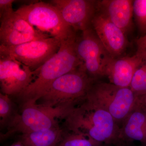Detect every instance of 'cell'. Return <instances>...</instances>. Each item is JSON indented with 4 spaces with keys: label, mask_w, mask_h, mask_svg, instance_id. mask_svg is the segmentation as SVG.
<instances>
[{
    "label": "cell",
    "mask_w": 146,
    "mask_h": 146,
    "mask_svg": "<svg viewBox=\"0 0 146 146\" xmlns=\"http://www.w3.org/2000/svg\"><path fill=\"white\" fill-rule=\"evenodd\" d=\"M77 38L75 32L63 40L57 53L34 71L31 83L15 97L20 107L26 104L36 103L56 80L82 65L76 51Z\"/></svg>",
    "instance_id": "cell-1"
},
{
    "label": "cell",
    "mask_w": 146,
    "mask_h": 146,
    "mask_svg": "<svg viewBox=\"0 0 146 146\" xmlns=\"http://www.w3.org/2000/svg\"><path fill=\"white\" fill-rule=\"evenodd\" d=\"M73 108L67 118L70 130L90 137L102 144L123 146L121 130L109 112L84 99Z\"/></svg>",
    "instance_id": "cell-2"
},
{
    "label": "cell",
    "mask_w": 146,
    "mask_h": 146,
    "mask_svg": "<svg viewBox=\"0 0 146 146\" xmlns=\"http://www.w3.org/2000/svg\"><path fill=\"white\" fill-rule=\"evenodd\" d=\"M75 104L52 107L39 104H26L21 106V113H17L7 126V131L1 136L5 139L16 132L22 134L46 130L59 126L57 119L66 118Z\"/></svg>",
    "instance_id": "cell-3"
},
{
    "label": "cell",
    "mask_w": 146,
    "mask_h": 146,
    "mask_svg": "<svg viewBox=\"0 0 146 146\" xmlns=\"http://www.w3.org/2000/svg\"><path fill=\"white\" fill-rule=\"evenodd\" d=\"M94 82L81 65L56 80L38 100V104L52 107L76 104L85 98Z\"/></svg>",
    "instance_id": "cell-4"
},
{
    "label": "cell",
    "mask_w": 146,
    "mask_h": 146,
    "mask_svg": "<svg viewBox=\"0 0 146 146\" xmlns=\"http://www.w3.org/2000/svg\"><path fill=\"white\" fill-rule=\"evenodd\" d=\"M85 99L109 112L117 123H123L135 108L137 96L129 87L94 82Z\"/></svg>",
    "instance_id": "cell-5"
},
{
    "label": "cell",
    "mask_w": 146,
    "mask_h": 146,
    "mask_svg": "<svg viewBox=\"0 0 146 146\" xmlns=\"http://www.w3.org/2000/svg\"><path fill=\"white\" fill-rule=\"evenodd\" d=\"M16 11L36 29L61 41L76 32L51 3L36 2L22 6Z\"/></svg>",
    "instance_id": "cell-6"
},
{
    "label": "cell",
    "mask_w": 146,
    "mask_h": 146,
    "mask_svg": "<svg viewBox=\"0 0 146 146\" xmlns=\"http://www.w3.org/2000/svg\"><path fill=\"white\" fill-rule=\"evenodd\" d=\"M76 50L82 67L91 78L96 80L105 76L108 66L113 58L100 41L92 26L82 32L77 38Z\"/></svg>",
    "instance_id": "cell-7"
},
{
    "label": "cell",
    "mask_w": 146,
    "mask_h": 146,
    "mask_svg": "<svg viewBox=\"0 0 146 146\" xmlns=\"http://www.w3.org/2000/svg\"><path fill=\"white\" fill-rule=\"evenodd\" d=\"M62 41L50 37L18 46H0V54L13 57L34 71L57 53Z\"/></svg>",
    "instance_id": "cell-8"
},
{
    "label": "cell",
    "mask_w": 146,
    "mask_h": 146,
    "mask_svg": "<svg viewBox=\"0 0 146 146\" xmlns=\"http://www.w3.org/2000/svg\"><path fill=\"white\" fill-rule=\"evenodd\" d=\"M0 18V46H13L51 37L33 27L16 11Z\"/></svg>",
    "instance_id": "cell-9"
},
{
    "label": "cell",
    "mask_w": 146,
    "mask_h": 146,
    "mask_svg": "<svg viewBox=\"0 0 146 146\" xmlns=\"http://www.w3.org/2000/svg\"><path fill=\"white\" fill-rule=\"evenodd\" d=\"M0 57L1 93L15 97L31 83L34 71L9 56Z\"/></svg>",
    "instance_id": "cell-10"
},
{
    "label": "cell",
    "mask_w": 146,
    "mask_h": 146,
    "mask_svg": "<svg viewBox=\"0 0 146 146\" xmlns=\"http://www.w3.org/2000/svg\"><path fill=\"white\" fill-rule=\"evenodd\" d=\"M50 3L57 7L66 23L75 31L82 32L92 26L97 1L52 0Z\"/></svg>",
    "instance_id": "cell-11"
},
{
    "label": "cell",
    "mask_w": 146,
    "mask_h": 146,
    "mask_svg": "<svg viewBox=\"0 0 146 146\" xmlns=\"http://www.w3.org/2000/svg\"><path fill=\"white\" fill-rule=\"evenodd\" d=\"M91 25L111 56L113 58L121 57L128 45L125 33L105 14L97 10Z\"/></svg>",
    "instance_id": "cell-12"
},
{
    "label": "cell",
    "mask_w": 146,
    "mask_h": 146,
    "mask_svg": "<svg viewBox=\"0 0 146 146\" xmlns=\"http://www.w3.org/2000/svg\"><path fill=\"white\" fill-rule=\"evenodd\" d=\"M145 56L136 52L132 56L113 58L108 66L105 76L110 83L121 87H129L136 69Z\"/></svg>",
    "instance_id": "cell-13"
},
{
    "label": "cell",
    "mask_w": 146,
    "mask_h": 146,
    "mask_svg": "<svg viewBox=\"0 0 146 146\" xmlns=\"http://www.w3.org/2000/svg\"><path fill=\"white\" fill-rule=\"evenodd\" d=\"M97 10L105 14L126 34L131 30L133 25V1H97Z\"/></svg>",
    "instance_id": "cell-14"
},
{
    "label": "cell",
    "mask_w": 146,
    "mask_h": 146,
    "mask_svg": "<svg viewBox=\"0 0 146 146\" xmlns=\"http://www.w3.org/2000/svg\"><path fill=\"white\" fill-rule=\"evenodd\" d=\"M120 130L125 144L136 141L146 145V111L135 107L123 122Z\"/></svg>",
    "instance_id": "cell-15"
},
{
    "label": "cell",
    "mask_w": 146,
    "mask_h": 146,
    "mask_svg": "<svg viewBox=\"0 0 146 146\" xmlns=\"http://www.w3.org/2000/svg\"><path fill=\"white\" fill-rule=\"evenodd\" d=\"M59 126L22 134L19 140L26 146H56L64 135Z\"/></svg>",
    "instance_id": "cell-16"
},
{
    "label": "cell",
    "mask_w": 146,
    "mask_h": 146,
    "mask_svg": "<svg viewBox=\"0 0 146 146\" xmlns=\"http://www.w3.org/2000/svg\"><path fill=\"white\" fill-rule=\"evenodd\" d=\"M72 132L64 133L57 146H100L104 144L94 141L84 134Z\"/></svg>",
    "instance_id": "cell-17"
},
{
    "label": "cell",
    "mask_w": 146,
    "mask_h": 146,
    "mask_svg": "<svg viewBox=\"0 0 146 146\" xmlns=\"http://www.w3.org/2000/svg\"><path fill=\"white\" fill-rule=\"evenodd\" d=\"M15 103L7 95L0 94L1 125L7 127L18 113Z\"/></svg>",
    "instance_id": "cell-18"
},
{
    "label": "cell",
    "mask_w": 146,
    "mask_h": 146,
    "mask_svg": "<svg viewBox=\"0 0 146 146\" xmlns=\"http://www.w3.org/2000/svg\"><path fill=\"white\" fill-rule=\"evenodd\" d=\"M129 88L136 96L146 92V57L134 73Z\"/></svg>",
    "instance_id": "cell-19"
},
{
    "label": "cell",
    "mask_w": 146,
    "mask_h": 146,
    "mask_svg": "<svg viewBox=\"0 0 146 146\" xmlns=\"http://www.w3.org/2000/svg\"><path fill=\"white\" fill-rule=\"evenodd\" d=\"M133 10L135 22L143 36L146 34V0L133 1Z\"/></svg>",
    "instance_id": "cell-20"
},
{
    "label": "cell",
    "mask_w": 146,
    "mask_h": 146,
    "mask_svg": "<svg viewBox=\"0 0 146 146\" xmlns=\"http://www.w3.org/2000/svg\"><path fill=\"white\" fill-rule=\"evenodd\" d=\"M15 1L14 0H0V17L14 11L12 6Z\"/></svg>",
    "instance_id": "cell-21"
},
{
    "label": "cell",
    "mask_w": 146,
    "mask_h": 146,
    "mask_svg": "<svg viewBox=\"0 0 146 146\" xmlns=\"http://www.w3.org/2000/svg\"><path fill=\"white\" fill-rule=\"evenodd\" d=\"M136 43L137 48L136 52L140 53L146 57V34L136 39Z\"/></svg>",
    "instance_id": "cell-22"
},
{
    "label": "cell",
    "mask_w": 146,
    "mask_h": 146,
    "mask_svg": "<svg viewBox=\"0 0 146 146\" xmlns=\"http://www.w3.org/2000/svg\"><path fill=\"white\" fill-rule=\"evenodd\" d=\"M135 107L139 108L146 111V92L137 96Z\"/></svg>",
    "instance_id": "cell-23"
},
{
    "label": "cell",
    "mask_w": 146,
    "mask_h": 146,
    "mask_svg": "<svg viewBox=\"0 0 146 146\" xmlns=\"http://www.w3.org/2000/svg\"><path fill=\"white\" fill-rule=\"evenodd\" d=\"M10 146H26L21 141V140H19V141H17V142H15V143H13V144H12Z\"/></svg>",
    "instance_id": "cell-24"
},
{
    "label": "cell",
    "mask_w": 146,
    "mask_h": 146,
    "mask_svg": "<svg viewBox=\"0 0 146 146\" xmlns=\"http://www.w3.org/2000/svg\"><path fill=\"white\" fill-rule=\"evenodd\" d=\"M129 143H128V144H126V145H124L123 146H129ZM140 146H146V145H143V144H142V145Z\"/></svg>",
    "instance_id": "cell-25"
},
{
    "label": "cell",
    "mask_w": 146,
    "mask_h": 146,
    "mask_svg": "<svg viewBox=\"0 0 146 146\" xmlns=\"http://www.w3.org/2000/svg\"><path fill=\"white\" fill-rule=\"evenodd\" d=\"M110 145H106V144H102L100 146H109Z\"/></svg>",
    "instance_id": "cell-26"
},
{
    "label": "cell",
    "mask_w": 146,
    "mask_h": 146,
    "mask_svg": "<svg viewBox=\"0 0 146 146\" xmlns=\"http://www.w3.org/2000/svg\"><path fill=\"white\" fill-rule=\"evenodd\" d=\"M57 145H56V146H57Z\"/></svg>",
    "instance_id": "cell-27"
},
{
    "label": "cell",
    "mask_w": 146,
    "mask_h": 146,
    "mask_svg": "<svg viewBox=\"0 0 146 146\" xmlns=\"http://www.w3.org/2000/svg\"></svg>",
    "instance_id": "cell-28"
}]
</instances>
